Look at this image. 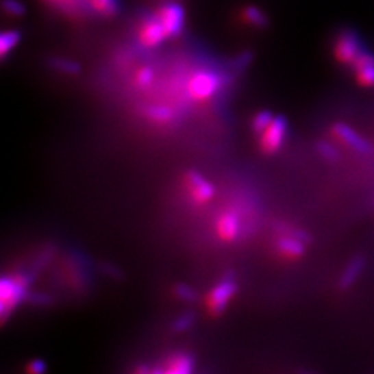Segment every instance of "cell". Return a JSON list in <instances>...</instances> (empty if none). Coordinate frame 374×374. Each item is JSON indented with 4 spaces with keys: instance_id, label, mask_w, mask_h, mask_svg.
<instances>
[{
    "instance_id": "8",
    "label": "cell",
    "mask_w": 374,
    "mask_h": 374,
    "mask_svg": "<svg viewBox=\"0 0 374 374\" xmlns=\"http://www.w3.org/2000/svg\"><path fill=\"white\" fill-rule=\"evenodd\" d=\"M308 236L302 232L283 234L276 241V253L286 261H297L305 254V244Z\"/></svg>"
},
{
    "instance_id": "27",
    "label": "cell",
    "mask_w": 374,
    "mask_h": 374,
    "mask_svg": "<svg viewBox=\"0 0 374 374\" xmlns=\"http://www.w3.org/2000/svg\"><path fill=\"white\" fill-rule=\"evenodd\" d=\"M25 371L28 374H42L46 371V363L40 359H34L27 364Z\"/></svg>"
},
{
    "instance_id": "6",
    "label": "cell",
    "mask_w": 374,
    "mask_h": 374,
    "mask_svg": "<svg viewBox=\"0 0 374 374\" xmlns=\"http://www.w3.org/2000/svg\"><path fill=\"white\" fill-rule=\"evenodd\" d=\"M332 135L341 145L351 149L352 151H356L358 154L369 155L373 153V146L347 123L342 122L334 123L332 128Z\"/></svg>"
},
{
    "instance_id": "15",
    "label": "cell",
    "mask_w": 374,
    "mask_h": 374,
    "mask_svg": "<svg viewBox=\"0 0 374 374\" xmlns=\"http://www.w3.org/2000/svg\"><path fill=\"white\" fill-rule=\"evenodd\" d=\"M21 40V34L16 29L5 31L0 36V55L3 58L20 43Z\"/></svg>"
},
{
    "instance_id": "24",
    "label": "cell",
    "mask_w": 374,
    "mask_h": 374,
    "mask_svg": "<svg viewBox=\"0 0 374 374\" xmlns=\"http://www.w3.org/2000/svg\"><path fill=\"white\" fill-rule=\"evenodd\" d=\"M3 9L13 17H21L25 13V8L18 0H3Z\"/></svg>"
},
{
    "instance_id": "17",
    "label": "cell",
    "mask_w": 374,
    "mask_h": 374,
    "mask_svg": "<svg viewBox=\"0 0 374 374\" xmlns=\"http://www.w3.org/2000/svg\"><path fill=\"white\" fill-rule=\"evenodd\" d=\"M273 115H272V112H269V111H260L255 116H254V119H253V129L258 134V135H261L268 127H269V125L272 123V121H273Z\"/></svg>"
},
{
    "instance_id": "9",
    "label": "cell",
    "mask_w": 374,
    "mask_h": 374,
    "mask_svg": "<svg viewBox=\"0 0 374 374\" xmlns=\"http://www.w3.org/2000/svg\"><path fill=\"white\" fill-rule=\"evenodd\" d=\"M155 16L161 21L168 38H176L182 34L184 25V10L180 5L166 3Z\"/></svg>"
},
{
    "instance_id": "21",
    "label": "cell",
    "mask_w": 374,
    "mask_h": 374,
    "mask_svg": "<svg viewBox=\"0 0 374 374\" xmlns=\"http://www.w3.org/2000/svg\"><path fill=\"white\" fill-rule=\"evenodd\" d=\"M173 292L179 299H182L184 302H193L197 299L196 291L186 284H176L173 288Z\"/></svg>"
},
{
    "instance_id": "23",
    "label": "cell",
    "mask_w": 374,
    "mask_h": 374,
    "mask_svg": "<svg viewBox=\"0 0 374 374\" xmlns=\"http://www.w3.org/2000/svg\"><path fill=\"white\" fill-rule=\"evenodd\" d=\"M58 71L61 73H67V74H78L79 73V66L77 64V62L74 61H68V60H61V58H57L54 60V64H53Z\"/></svg>"
},
{
    "instance_id": "18",
    "label": "cell",
    "mask_w": 374,
    "mask_h": 374,
    "mask_svg": "<svg viewBox=\"0 0 374 374\" xmlns=\"http://www.w3.org/2000/svg\"><path fill=\"white\" fill-rule=\"evenodd\" d=\"M153 79H154V73H153V70L149 68V67H142V68H139V70L135 73L134 82H135V85H136L138 88L145 89V88H147V86L151 85Z\"/></svg>"
},
{
    "instance_id": "25",
    "label": "cell",
    "mask_w": 374,
    "mask_h": 374,
    "mask_svg": "<svg viewBox=\"0 0 374 374\" xmlns=\"http://www.w3.org/2000/svg\"><path fill=\"white\" fill-rule=\"evenodd\" d=\"M356 78L363 86H374V66L356 71Z\"/></svg>"
},
{
    "instance_id": "14",
    "label": "cell",
    "mask_w": 374,
    "mask_h": 374,
    "mask_svg": "<svg viewBox=\"0 0 374 374\" xmlns=\"http://www.w3.org/2000/svg\"><path fill=\"white\" fill-rule=\"evenodd\" d=\"M145 115L150 122L160 125V127H164V125H168L173 121L175 112L172 111V108L166 105H151L146 110Z\"/></svg>"
},
{
    "instance_id": "22",
    "label": "cell",
    "mask_w": 374,
    "mask_h": 374,
    "mask_svg": "<svg viewBox=\"0 0 374 374\" xmlns=\"http://www.w3.org/2000/svg\"><path fill=\"white\" fill-rule=\"evenodd\" d=\"M318 151L327 161H333L334 162V161H337L340 158V153H338L337 147L333 146L329 142H321L318 145Z\"/></svg>"
},
{
    "instance_id": "7",
    "label": "cell",
    "mask_w": 374,
    "mask_h": 374,
    "mask_svg": "<svg viewBox=\"0 0 374 374\" xmlns=\"http://www.w3.org/2000/svg\"><path fill=\"white\" fill-rule=\"evenodd\" d=\"M364 50L363 43L359 35L353 31H342L336 42L334 46V55L336 58L342 62V64L351 66L355 58Z\"/></svg>"
},
{
    "instance_id": "1",
    "label": "cell",
    "mask_w": 374,
    "mask_h": 374,
    "mask_svg": "<svg viewBox=\"0 0 374 374\" xmlns=\"http://www.w3.org/2000/svg\"><path fill=\"white\" fill-rule=\"evenodd\" d=\"M183 187L192 204L197 207L207 205L215 196L214 184L197 171H189L184 175Z\"/></svg>"
},
{
    "instance_id": "26",
    "label": "cell",
    "mask_w": 374,
    "mask_h": 374,
    "mask_svg": "<svg viewBox=\"0 0 374 374\" xmlns=\"http://www.w3.org/2000/svg\"><path fill=\"white\" fill-rule=\"evenodd\" d=\"M193 322H195V318L192 314H184L180 318H177V321L173 323L172 327L175 332H186L192 327Z\"/></svg>"
},
{
    "instance_id": "13",
    "label": "cell",
    "mask_w": 374,
    "mask_h": 374,
    "mask_svg": "<svg viewBox=\"0 0 374 374\" xmlns=\"http://www.w3.org/2000/svg\"><path fill=\"white\" fill-rule=\"evenodd\" d=\"M364 268V261L360 257L353 258L344 269V273L341 275L340 279V287L347 290L355 284V282L359 279L360 273L363 272Z\"/></svg>"
},
{
    "instance_id": "2",
    "label": "cell",
    "mask_w": 374,
    "mask_h": 374,
    "mask_svg": "<svg viewBox=\"0 0 374 374\" xmlns=\"http://www.w3.org/2000/svg\"><path fill=\"white\" fill-rule=\"evenodd\" d=\"M28 280L23 275L5 276L0 283V306L3 316L12 312L27 295Z\"/></svg>"
},
{
    "instance_id": "3",
    "label": "cell",
    "mask_w": 374,
    "mask_h": 374,
    "mask_svg": "<svg viewBox=\"0 0 374 374\" xmlns=\"http://www.w3.org/2000/svg\"><path fill=\"white\" fill-rule=\"evenodd\" d=\"M221 88V78L211 71H199L187 81V95L192 100L203 103L210 100Z\"/></svg>"
},
{
    "instance_id": "4",
    "label": "cell",
    "mask_w": 374,
    "mask_h": 374,
    "mask_svg": "<svg viewBox=\"0 0 374 374\" xmlns=\"http://www.w3.org/2000/svg\"><path fill=\"white\" fill-rule=\"evenodd\" d=\"M237 286L232 280H222L219 282L212 290H210L204 298V305L207 314L212 318L221 316L225 309L227 308L229 302L236 295Z\"/></svg>"
},
{
    "instance_id": "28",
    "label": "cell",
    "mask_w": 374,
    "mask_h": 374,
    "mask_svg": "<svg viewBox=\"0 0 374 374\" xmlns=\"http://www.w3.org/2000/svg\"><path fill=\"white\" fill-rule=\"evenodd\" d=\"M135 373H136V374H149V373H151V370H150L149 367H146V366H139V367L135 370Z\"/></svg>"
},
{
    "instance_id": "20",
    "label": "cell",
    "mask_w": 374,
    "mask_h": 374,
    "mask_svg": "<svg viewBox=\"0 0 374 374\" xmlns=\"http://www.w3.org/2000/svg\"><path fill=\"white\" fill-rule=\"evenodd\" d=\"M89 2H90V6L96 12H99V13H101L104 16H111V14H114L116 12V2H115V0H89Z\"/></svg>"
},
{
    "instance_id": "11",
    "label": "cell",
    "mask_w": 374,
    "mask_h": 374,
    "mask_svg": "<svg viewBox=\"0 0 374 374\" xmlns=\"http://www.w3.org/2000/svg\"><path fill=\"white\" fill-rule=\"evenodd\" d=\"M215 233L223 242H233L240 234V218L233 211H226L215 222Z\"/></svg>"
},
{
    "instance_id": "5",
    "label": "cell",
    "mask_w": 374,
    "mask_h": 374,
    "mask_svg": "<svg viewBox=\"0 0 374 374\" xmlns=\"http://www.w3.org/2000/svg\"><path fill=\"white\" fill-rule=\"evenodd\" d=\"M287 136V119L282 115L275 116L269 127L260 135V149L265 154L279 151Z\"/></svg>"
},
{
    "instance_id": "12",
    "label": "cell",
    "mask_w": 374,
    "mask_h": 374,
    "mask_svg": "<svg viewBox=\"0 0 374 374\" xmlns=\"http://www.w3.org/2000/svg\"><path fill=\"white\" fill-rule=\"evenodd\" d=\"M195 370V360L186 353H173L165 360L162 374H189Z\"/></svg>"
},
{
    "instance_id": "19",
    "label": "cell",
    "mask_w": 374,
    "mask_h": 374,
    "mask_svg": "<svg viewBox=\"0 0 374 374\" xmlns=\"http://www.w3.org/2000/svg\"><path fill=\"white\" fill-rule=\"evenodd\" d=\"M374 66V54L367 51L366 49L355 58V61L351 64V67L353 68V71H360L363 68H367V67H373Z\"/></svg>"
},
{
    "instance_id": "16",
    "label": "cell",
    "mask_w": 374,
    "mask_h": 374,
    "mask_svg": "<svg viewBox=\"0 0 374 374\" xmlns=\"http://www.w3.org/2000/svg\"><path fill=\"white\" fill-rule=\"evenodd\" d=\"M242 17H244L245 23H248L249 25H253V27H265L266 25V17L258 8H254V6L247 8L244 10Z\"/></svg>"
},
{
    "instance_id": "10",
    "label": "cell",
    "mask_w": 374,
    "mask_h": 374,
    "mask_svg": "<svg viewBox=\"0 0 374 374\" xmlns=\"http://www.w3.org/2000/svg\"><path fill=\"white\" fill-rule=\"evenodd\" d=\"M166 38H168L166 32L157 16L153 18L145 20L138 32V39L140 45L147 49L160 46Z\"/></svg>"
}]
</instances>
